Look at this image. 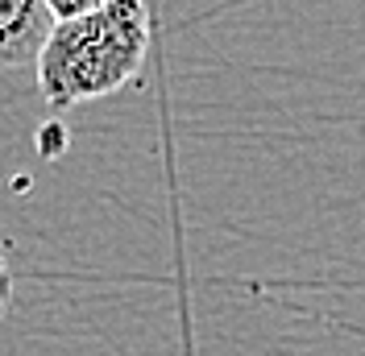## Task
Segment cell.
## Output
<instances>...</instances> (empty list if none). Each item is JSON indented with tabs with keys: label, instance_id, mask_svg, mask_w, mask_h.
I'll return each instance as SVG.
<instances>
[{
	"label": "cell",
	"instance_id": "obj_2",
	"mask_svg": "<svg viewBox=\"0 0 365 356\" xmlns=\"http://www.w3.org/2000/svg\"><path fill=\"white\" fill-rule=\"evenodd\" d=\"M50 29L54 21L42 0H0V67L38 63Z\"/></svg>",
	"mask_w": 365,
	"mask_h": 356
},
{
	"label": "cell",
	"instance_id": "obj_4",
	"mask_svg": "<svg viewBox=\"0 0 365 356\" xmlns=\"http://www.w3.org/2000/svg\"><path fill=\"white\" fill-rule=\"evenodd\" d=\"M9 307H13V273H9V261L0 253V323L9 319Z\"/></svg>",
	"mask_w": 365,
	"mask_h": 356
},
{
	"label": "cell",
	"instance_id": "obj_3",
	"mask_svg": "<svg viewBox=\"0 0 365 356\" xmlns=\"http://www.w3.org/2000/svg\"><path fill=\"white\" fill-rule=\"evenodd\" d=\"M46 13H50V21L63 25V21H79V17H88L96 9H104L108 0H42Z\"/></svg>",
	"mask_w": 365,
	"mask_h": 356
},
{
	"label": "cell",
	"instance_id": "obj_1",
	"mask_svg": "<svg viewBox=\"0 0 365 356\" xmlns=\"http://www.w3.org/2000/svg\"><path fill=\"white\" fill-rule=\"evenodd\" d=\"M150 54L145 0H108L79 21L50 29L38 54V91L50 108H79L129 88Z\"/></svg>",
	"mask_w": 365,
	"mask_h": 356
}]
</instances>
